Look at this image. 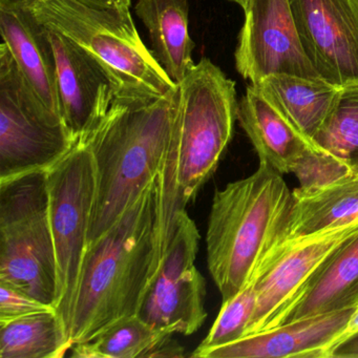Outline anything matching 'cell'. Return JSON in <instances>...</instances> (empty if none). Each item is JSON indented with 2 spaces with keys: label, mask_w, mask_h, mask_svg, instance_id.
I'll return each instance as SVG.
<instances>
[{
  "label": "cell",
  "mask_w": 358,
  "mask_h": 358,
  "mask_svg": "<svg viewBox=\"0 0 358 358\" xmlns=\"http://www.w3.org/2000/svg\"><path fill=\"white\" fill-rule=\"evenodd\" d=\"M166 250L160 176L89 245L73 315L72 345L125 316L137 315Z\"/></svg>",
  "instance_id": "cell-1"
},
{
  "label": "cell",
  "mask_w": 358,
  "mask_h": 358,
  "mask_svg": "<svg viewBox=\"0 0 358 358\" xmlns=\"http://www.w3.org/2000/svg\"><path fill=\"white\" fill-rule=\"evenodd\" d=\"M177 100L178 87L150 101L114 100L106 116L83 138L96 176L87 246L162 173L173 144Z\"/></svg>",
  "instance_id": "cell-2"
},
{
  "label": "cell",
  "mask_w": 358,
  "mask_h": 358,
  "mask_svg": "<svg viewBox=\"0 0 358 358\" xmlns=\"http://www.w3.org/2000/svg\"><path fill=\"white\" fill-rule=\"evenodd\" d=\"M294 204L282 173L259 163L245 179L213 196L206 234L207 264L223 301L259 273L278 246Z\"/></svg>",
  "instance_id": "cell-3"
},
{
  "label": "cell",
  "mask_w": 358,
  "mask_h": 358,
  "mask_svg": "<svg viewBox=\"0 0 358 358\" xmlns=\"http://www.w3.org/2000/svg\"><path fill=\"white\" fill-rule=\"evenodd\" d=\"M28 9L43 27L70 39L102 69L115 101H150L177 89L142 41L129 9L87 0H36Z\"/></svg>",
  "instance_id": "cell-4"
},
{
  "label": "cell",
  "mask_w": 358,
  "mask_h": 358,
  "mask_svg": "<svg viewBox=\"0 0 358 358\" xmlns=\"http://www.w3.org/2000/svg\"><path fill=\"white\" fill-rule=\"evenodd\" d=\"M178 85L173 125V205L178 213L213 175L238 119L236 83L203 58Z\"/></svg>",
  "instance_id": "cell-5"
},
{
  "label": "cell",
  "mask_w": 358,
  "mask_h": 358,
  "mask_svg": "<svg viewBox=\"0 0 358 358\" xmlns=\"http://www.w3.org/2000/svg\"><path fill=\"white\" fill-rule=\"evenodd\" d=\"M0 282L55 308L57 261L47 171L0 181Z\"/></svg>",
  "instance_id": "cell-6"
},
{
  "label": "cell",
  "mask_w": 358,
  "mask_h": 358,
  "mask_svg": "<svg viewBox=\"0 0 358 358\" xmlns=\"http://www.w3.org/2000/svg\"><path fill=\"white\" fill-rule=\"evenodd\" d=\"M62 117L27 80L11 51L0 45V181L48 171L76 143Z\"/></svg>",
  "instance_id": "cell-7"
},
{
  "label": "cell",
  "mask_w": 358,
  "mask_h": 358,
  "mask_svg": "<svg viewBox=\"0 0 358 358\" xmlns=\"http://www.w3.org/2000/svg\"><path fill=\"white\" fill-rule=\"evenodd\" d=\"M47 176L50 223L57 261L55 310L71 338L96 192L95 165L85 140L79 139L62 160L48 169Z\"/></svg>",
  "instance_id": "cell-8"
},
{
  "label": "cell",
  "mask_w": 358,
  "mask_h": 358,
  "mask_svg": "<svg viewBox=\"0 0 358 358\" xmlns=\"http://www.w3.org/2000/svg\"><path fill=\"white\" fill-rule=\"evenodd\" d=\"M199 241L198 228L184 209L137 314L157 330L192 335L206 320V282L194 265Z\"/></svg>",
  "instance_id": "cell-9"
},
{
  "label": "cell",
  "mask_w": 358,
  "mask_h": 358,
  "mask_svg": "<svg viewBox=\"0 0 358 358\" xmlns=\"http://www.w3.org/2000/svg\"><path fill=\"white\" fill-rule=\"evenodd\" d=\"M357 232L358 223L338 226L274 249L255 278L257 306L245 336L273 328L331 255Z\"/></svg>",
  "instance_id": "cell-10"
},
{
  "label": "cell",
  "mask_w": 358,
  "mask_h": 358,
  "mask_svg": "<svg viewBox=\"0 0 358 358\" xmlns=\"http://www.w3.org/2000/svg\"><path fill=\"white\" fill-rule=\"evenodd\" d=\"M234 53L243 78L257 85L275 74L320 78L306 55L290 0H250Z\"/></svg>",
  "instance_id": "cell-11"
},
{
  "label": "cell",
  "mask_w": 358,
  "mask_h": 358,
  "mask_svg": "<svg viewBox=\"0 0 358 358\" xmlns=\"http://www.w3.org/2000/svg\"><path fill=\"white\" fill-rule=\"evenodd\" d=\"M306 55L335 87L358 83V0H290Z\"/></svg>",
  "instance_id": "cell-12"
},
{
  "label": "cell",
  "mask_w": 358,
  "mask_h": 358,
  "mask_svg": "<svg viewBox=\"0 0 358 358\" xmlns=\"http://www.w3.org/2000/svg\"><path fill=\"white\" fill-rule=\"evenodd\" d=\"M45 29L55 57L62 120L78 141L99 123L112 106V83L80 48L60 33Z\"/></svg>",
  "instance_id": "cell-13"
},
{
  "label": "cell",
  "mask_w": 358,
  "mask_h": 358,
  "mask_svg": "<svg viewBox=\"0 0 358 358\" xmlns=\"http://www.w3.org/2000/svg\"><path fill=\"white\" fill-rule=\"evenodd\" d=\"M355 307L318 314L246 335L221 347L192 353L196 358H324Z\"/></svg>",
  "instance_id": "cell-14"
},
{
  "label": "cell",
  "mask_w": 358,
  "mask_h": 358,
  "mask_svg": "<svg viewBox=\"0 0 358 358\" xmlns=\"http://www.w3.org/2000/svg\"><path fill=\"white\" fill-rule=\"evenodd\" d=\"M0 33L31 87L62 117L55 57L47 29L28 8L0 3Z\"/></svg>",
  "instance_id": "cell-15"
},
{
  "label": "cell",
  "mask_w": 358,
  "mask_h": 358,
  "mask_svg": "<svg viewBox=\"0 0 358 358\" xmlns=\"http://www.w3.org/2000/svg\"><path fill=\"white\" fill-rule=\"evenodd\" d=\"M238 119L246 131L259 163H266L278 173H293L301 159L315 148L255 85L246 89L238 103Z\"/></svg>",
  "instance_id": "cell-16"
},
{
  "label": "cell",
  "mask_w": 358,
  "mask_h": 358,
  "mask_svg": "<svg viewBox=\"0 0 358 358\" xmlns=\"http://www.w3.org/2000/svg\"><path fill=\"white\" fill-rule=\"evenodd\" d=\"M312 142L311 171L318 185L358 177V83L341 89L334 112Z\"/></svg>",
  "instance_id": "cell-17"
},
{
  "label": "cell",
  "mask_w": 358,
  "mask_h": 358,
  "mask_svg": "<svg viewBox=\"0 0 358 358\" xmlns=\"http://www.w3.org/2000/svg\"><path fill=\"white\" fill-rule=\"evenodd\" d=\"M358 305V232L326 262L275 326Z\"/></svg>",
  "instance_id": "cell-18"
},
{
  "label": "cell",
  "mask_w": 358,
  "mask_h": 358,
  "mask_svg": "<svg viewBox=\"0 0 358 358\" xmlns=\"http://www.w3.org/2000/svg\"><path fill=\"white\" fill-rule=\"evenodd\" d=\"M303 136L313 139L334 112L341 87L322 78L270 75L255 85Z\"/></svg>",
  "instance_id": "cell-19"
},
{
  "label": "cell",
  "mask_w": 358,
  "mask_h": 358,
  "mask_svg": "<svg viewBox=\"0 0 358 358\" xmlns=\"http://www.w3.org/2000/svg\"><path fill=\"white\" fill-rule=\"evenodd\" d=\"M136 15L148 29L152 52L169 78L180 85L196 64L188 0H138Z\"/></svg>",
  "instance_id": "cell-20"
},
{
  "label": "cell",
  "mask_w": 358,
  "mask_h": 358,
  "mask_svg": "<svg viewBox=\"0 0 358 358\" xmlns=\"http://www.w3.org/2000/svg\"><path fill=\"white\" fill-rule=\"evenodd\" d=\"M293 196L294 204L275 249L308 234L358 223V177L307 194L293 190Z\"/></svg>",
  "instance_id": "cell-21"
},
{
  "label": "cell",
  "mask_w": 358,
  "mask_h": 358,
  "mask_svg": "<svg viewBox=\"0 0 358 358\" xmlns=\"http://www.w3.org/2000/svg\"><path fill=\"white\" fill-rule=\"evenodd\" d=\"M72 347L55 309L0 322L1 358H60Z\"/></svg>",
  "instance_id": "cell-22"
},
{
  "label": "cell",
  "mask_w": 358,
  "mask_h": 358,
  "mask_svg": "<svg viewBox=\"0 0 358 358\" xmlns=\"http://www.w3.org/2000/svg\"><path fill=\"white\" fill-rule=\"evenodd\" d=\"M157 330L139 315L125 316L108 324L89 341L71 348L76 358H152L156 350L173 336Z\"/></svg>",
  "instance_id": "cell-23"
},
{
  "label": "cell",
  "mask_w": 358,
  "mask_h": 358,
  "mask_svg": "<svg viewBox=\"0 0 358 358\" xmlns=\"http://www.w3.org/2000/svg\"><path fill=\"white\" fill-rule=\"evenodd\" d=\"M255 306L257 289L253 280L231 299L223 301L217 320L194 353L228 345L244 337Z\"/></svg>",
  "instance_id": "cell-24"
},
{
  "label": "cell",
  "mask_w": 358,
  "mask_h": 358,
  "mask_svg": "<svg viewBox=\"0 0 358 358\" xmlns=\"http://www.w3.org/2000/svg\"><path fill=\"white\" fill-rule=\"evenodd\" d=\"M52 309L55 308L41 303L7 282H0V322Z\"/></svg>",
  "instance_id": "cell-25"
},
{
  "label": "cell",
  "mask_w": 358,
  "mask_h": 358,
  "mask_svg": "<svg viewBox=\"0 0 358 358\" xmlns=\"http://www.w3.org/2000/svg\"><path fill=\"white\" fill-rule=\"evenodd\" d=\"M358 336V305L354 309L353 313L348 320L347 324L341 332L329 343L324 352V358H331L332 354L338 349L341 345L347 343L348 341L353 339L354 337Z\"/></svg>",
  "instance_id": "cell-26"
},
{
  "label": "cell",
  "mask_w": 358,
  "mask_h": 358,
  "mask_svg": "<svg viewBox=\"0 0 358 358\" xmlns=\"http://www.w3.org/2000/svg\"><path fill=\"white\" fill-rule=\"evenodd\" d=\"M331 358H358V336L339 347Z\"/></svg>",
  "instance_id": "cell-27"
},
{
  "label": "cell",
  "mask_w": 358,
  "mask_h": 358,
  "mask_svg": "<svg viewBox=\"0 0 358 358\" xmlns=\"http://www.w3.org/2000/svg\"><path fill=\"white\" fill-rule=\"evenodd\" d=\"M89 3L106 8H118V9H129L131 0H87Z\"/></svg>",
  "instance_id": "cell-28"
},
{
  "label": "cell",
  "mask_w": 358,
  "mask_h": 358,
  "mask_svg": "<svg viewBox=\"0 0 358 358\" xmlns=\"http://www.w3.org/2000/svg\"><path fill=\"white\" fill-rule=\"evenodd\" d=\"M36 0H0V3H7V5L18 6V7L28 8L31 3Z\"/></svg>",
  "instance_id": "cell-29"
},
{
  "label": "cell",
  "mask_w": 358,
  "mask_h": 358,
  "mask_svg": "<svg viewBox=\"0 0 358 358\" xmlns=\"http://www.w3.org/2000/svg\"><path fill=\"white\" fill-rule=\"evenodd\" d=\"M230 1H234V3H238L243 10H246L250 0H230Z\"/></svg>",
  "instance_id": "cell-30"
}]
</instances>
